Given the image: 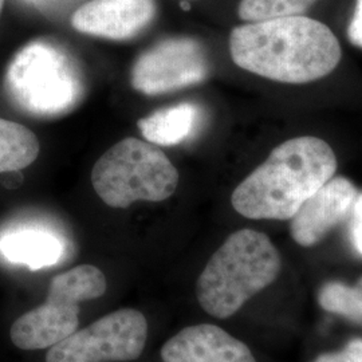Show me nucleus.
Instances as JSON below:
<instances>
[{
    "mask_svg": "<svg viewBox=\"0 0 362 362\" xmlns=\"http://www.w3.org/2000/svg\"><path fill=\"white\" fill-rule=\"evenodd\" d=\"M233 64L281 83H309L336 69L342 50L329 27L308 16H288L235 27Z\"/></svg>",
    "mask_w": 362,
    "mask_h": 362,
    "instance_id": "obj_1",
    "label": "nucleus"
},
{
    "mask_svg": "<svg viewBox=\"0 0 362 362\" xmlns=\"http://www.w3.org/2000/svg\"><path fill=\"white\" fill-rule=\"evenodd\" d=\"M336 170V153L329 144L313 136L296 137L274 148L235 188L231 204L248 219L290 220Z\"/></svg>",
    "mask_w": 362,
    "mask_h": 362,
    "instance_id": "obj_2",
    "label": "nucleus"
},
{
    "mask_svg": "<svg viewBox=\"0 0 362 362\" xmlns=\"http://www.w3.org/2000/svg\"><path fill=\"white\" fill-rule=\"evenodd\" d=\"M281 255L266 233L239 230L208 260L196 284L203 310L226 320L278 278Z\"/></svg>",
    "mask_w": 362,
    "mask_h": 362,
    "instance_id": "obj_3",
    "label": "nucleus"
},
{
    "mask_svg": "<svg viewBox=\"0 0 362 362\" xmlns=\"http://www.w3.org/2000/svg\"><path fill=\"white\" fill-rule=\"evenodd\" d=\"M91 184L106 206L128 208L136 202L169 199L176 192L179 172L163 151L128 137L98 158L91 170Z\"/></svg>",
    "mask_w": 362,
    "mask_h": 362,
    "instance_id": "obj_4",
    "label": "nucleus"
},
{
    "mask_svg": "<svg viewBox=\"0 0 362 362\" xmlns=\"http://www.w3.org/2000/svg\"><path fill=\"white\" fill-rule=\"evenodd\" d=\"M6 88L30 115H64L79 103L82 77L74 59L49 42H33L16 52L6 73Z\"/></svg>",
    "mask_w": 362,
    "mask_h": 362,
    "instance_id": "obj_5",
    "label": "nucleus"
},
{
    "mask_svg": "<svg viewBox=\"0 0 362 362\" xmlns=\"http://www.w3.org/2000/svg\"><path fill=\"white\" fill-rule=\"evenodd\" d=\"M107 282L104 272L93 264H81L57 275L45 303L19 317L11 326V341L19 349L52 348L79 325V305L103 297Z\"/></svg>",
    "mask_w": 362,
    "mask_h": 362,
    "instance_id": "obj_6",
    "label": "nucleus"
},
{
    "mask_svg": "<svg viewBox=\"0 0 362 362\" xmlns=\"http://www.w3.org/2000/svg\"><path fill=\"white\" fill-rule=\"evenodd\" d=\"M148 322L134 309L113 311L55 344L46 362H128L143 354Z\"/></svg>",
    "mask_w": 362,
    "mask_h": 362,
    "instance_id": "obj_7",
    "label": "nucleus"
},
{
    "mask_svg": "<svg viewBox=\"0 0 362 362\" xmlns=\"http://www.w3.org/2000/svg\"><path fill=\"white\" fill-rule=\"evenodd\" d=\"M208 74L207 54L197 40L165 39L139 57L130 83L145 95H161L202 83Z\"/></svg>",
    "mask_w": 362,
    "mask_h": 362,
    "instance_id": "obj_8",
    "label": "nucleus"
},
{
    "mask_svg": "<svg viewBox=\"0 0 362 362\" xmlns=\"http://www.w3.org/2000/svg\"><path fill=\"white\" fill-rule=\"evenodd\" d=\"M357 194L354 184L344 176H333L326 181L290 219V231L296 243L313 247L322 242L334 227L349 216Z\"/></svg>",
    "mask_w": 362,
    "mask_h": 362,
    "instance_id": "obj_9",
    "label": "nucleus"
},
{
    "mask_svg": "<svg viewBox=\"0 0 362 362\" xmlns=\"http://www.w3.org/2000/svg\"><path fill=\"white\" fill-rule=\"evenodd\" d=\"M155 13L153 0H91L73 13L71 25L88 35L125 40L141 33Z\"/></svg>",
    "mask_w": 362,
    "mask_h": 362,
    "instance_id": "obj_10",
    "label": "nucleus"
},
{
    "mask_svg": "<svg viewBox=\"0 0 362 362\" xmlns=\"http://www.w3.org/2000/svg\"><path fill=\"white\" fill-rule=\"evenodd\" d=\"M164 362H257L245 342L216 325L182 329L161 348Z\"/></svg>",
    "mask_w": 362,
    "mask_h": 362,
    "instance_id": "obj_11",
    "label": "nucleus"
},
{
    "mask_svg": "<svg viewBox=\"0 0 362 362\" xmlns=\"http://www.w3.org/2000/svg\"><path fill=\"white\" fill-rule=\"evenodd\" d=\"M64 252L62 238L40 226H15L0 233V255L31 270L58 263Z\"/></svg>",
    "mask_w": 362,
    "mask_h": 362,
    "instance_id": "obj_12",
    "label": "nucleus"
},
{
    "mask_svg": "<svg viewBox=\"0 0 362 362\" xmlns=\"http://www.w3.org/2000/svg\"><path fill=\"white\" fill-rule=\"evenodd\" d=\"M199 121V107L194 104L175 105L157 110L137 121V127L148 143L173 146L187 140Z\"/></svg>",
    "mask_w": 362,
    "mask_h": 362,
    "instance_id": "obj_13",
    "label": "nucleus"
},
{
    "mask_svg": "<svg viewBox=\"0 0 362 362\" xmlns=\"http://www.w3.org/2000/svg\"><path fill=\"white\" fill-rule=\"evenodd\" d=\"M38 155V139L31 130L0 118V173L27 168Z\"/></svg>",
    "mask_w": 362,
    "mask_h": 362,
    "instance_id": "obj_14",
    "label": "nucleus"
},
{
    "mask_svg": "<svg viewBox=\"0 0 362 362\" xmlns=\"http://www.w3.org/2000/svg\"><path fill=\"white\" fill-rule=\"evenodd\" d=\"M318 303L324 310L362 325V276L356 285L332 281L318 293Z\"/></svg>",
    "mask_w": 362,
    "mask_h": 362,
    "instance_id": "obj_15",
    "label": "nucleus"
},
{
    "mask_svg": "<svg viewBox=\"0 0 362 362\" xmlns=\"http://www.w3.org/2000/svg\"><path fill=\"white\" fill-rule=\"evenodd\" d=\"M317 0H242L238 13L245 22L300 16Z\"/></svg>",
    "mask_w": 362,
    "mask_h": 362,
    "instance_id": "obj_16",
    "label": "nucleus"
},
{
    "mask_svg": "<svg viewBox=\"0 0 362 362\" xmlns=\"http://www.w3.org/2000/svg\"><path fill=\"white\" fill-rule=\"evenodd\" d=\"M313 362H362V338L351 339L344 349L321 354Z\"/></svg>",
    "mask_w": 362,
    "mask_h": 362,
    "instance_id": "obj_17",
    "label": "nucleus"
},
{
    "mask_svg": "<svg viewBox=\"0 0 362 362\" xmlns=\"http://www.w3.org/2000/svg\"><path fill=\"white\" fill-rule=\"evenodd\" d=\"M350 242L356 252L362 257V192L357 194L350 211Z\"/></svg>",
    "mask_w": 362,
    "mask_h": 362,
    "instance_id": "obj_18",
    "label": "nucleus"
},
{
    "mask_svg": "<svg viewBox=\"0 0 362 362\" xmlns=\"http://www.w3.org/2000/svg\"><path fill=\"white\" fill-rule=\"evenodd\" d=\"M348 35L354 46L362 49V0L356 1V10L353 13V19L350 21Z\"/></svg>",
    "mask_w": 362,
    "mask_h": 362,
    "instance_id": "obj_19",
    "label": "nucleus"
},
{
    "mask_svg": "<svg viewBox=\"0 0 362 362\" xmlns=\"http://www.w3.org/2000/svg\"><path fill=\"white\" fill-rule=\"evenodd\" d=\"M28 1H31V3H34V4H40V3L47 1V0H28Z\"/></svg>",
    "mask_w": 362,
    "mask_h": 362,
    "instance_id": "obj_20",
    "label": "nucleus"
},
{
    "mask_svg": "<svg viewBox=\"0 0 362 362\" xmlns=\"http://www.w3.org/2000/svg\"><path fill=\"white\" fill-rule=\"evenodd\" d=\"M3 4H4V0H0V13H1V10H3Z\"/></svg>",
    "mask_w": 362,
    "mask_h": 362,
    "instance_id": "obj_21",
    "label": "nucleus"
}]
</instances>
